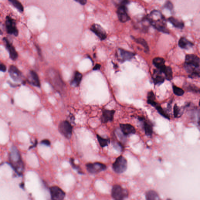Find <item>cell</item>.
I'll list each match as a JSON object with an SVG mask.
<instances>
[{"instance_id":"8992f818","label":"cell","mask_w":200,"mask_h":200,"mask_svg":"<svg viewBox=\"0 0 200 200\" xmlns=\"http://www.w3.org/2000/svg\"><path fill=\"white\" fill-rule=\"evenodd\" d=\"M111 196L114 200H124L128 197V191L119 185H115L112 188Z\"/></svg>"},{"instance_id":"1f68e13d","label":"cell","mask_w":200,"mask_h":200,"mask_svg":"<svg viewBox=\"0 0 200 200\" xmlns=\"http://www.w3.org/2000/svg\"><path fill=\"white\" fill-rule=\"evenodd\" d=\"M183 111L182 109L177 105L175 104L174 107V117L176 118H180L182 116Z\"/></svg>"},{"instance_id":"ffe728a7","label":"cell","mask_w":200,"mask_h":200,"mask_svg":"<svg viewBox=\"0 0 200 200\" xmlns=\"http://www.w3.org/2000/svg\"><path fill=\"white\" fill-rule=\"evenodd\" d=\"M163 73L157 69L154 70L152 79L155 85H160L164 83L165 78L162 75Z\"/></svg>"},{"instance_id":"5bb4252c","label":"cell","mask_w":200,"mask_h":200,"mask_svg":"<svg viewBox=\"0 0 200 200\" xmlns=\"http://www.w3.org/2000/svg\"><path fill=\"white\" fill-rule=\"evenodd\" d=\"M138 119L142 122L145 134L148 137H152L153 133V124L143 116H138Z\"/></svg>"},{"instance_id":"7c38bea8","label":"cell","mask_w":200,"mask_h":200,"mask_svg":"<svg viewBox=\"0 0 200 200\" xmlns=\"http://www.w3.org/2000/svg\"><path fill=\"white\" fill-rule=\"evenodd\" d=\"M51 199L52 200H63L66 196V193L57 186H53L49 188Z\"/></svg>"},{"instance_id":"44dd1931","label":"cell","mask_w":200,"mask_h":200,"mask_svg":"<svg viewBox=\"0 0 200 200\" xmlns=\"http://www.w3.org/2000/svg\"><path fill=\"white\" fill-rule=\"evenodd\" d=\"M153 63L154 65L157 68V69L161 72L162 73L167 67L165 65V60L162 57H155L153 60Z\"/></svg>"},{"instance_id":"7a4b0ae2","label":"cell","mask_w":200,"mask_h":200,"mask_svg":"<svg viewBox=\"0 0 200 200\" xmlns=\"http://www.w3.org/2000/svg\"><path fill=\"white\" fill-rule=\"evenodd\" d=\"M145 18L149 23L158 31L164 33H169L165 17L159 11H152Z\"/></svg>"},{"instance_id":"8d00e7d4","label":"cell","mask_w":200,"mask_h":200,"mask_svg":"<svg viewBox=\"0 0 200 200\" xmlns=\"http://www.w3.org/2000/svg\"><path fill=\"white\" fill-rule=\"evenodd\" d=\"M35 47H36L38 55H39V57H41V58H42V52H41V49L40 48L39 46L37 45H35Z\"/></svg>"},{"instance_id":"d4e9b609","label":"cell","mask_w":200,"mask_h":200,"mask_svg":"<svg viewBox=\"0 0 200 200\" xmlns=\"http://www.w3.org/2000/svg\"><path fill=\"white\" fill-rule=\"evenodd\" d=\"M168 21L172 24L175 28L182 29L184 27V23L178 19L173 17H170L168 19Z\"/></svg>"},{"instance_id":"277c9868","label":"cell","mask_w":200,"mask_h":200,"mask_svg":"<svg viewBox=\"0 0 200 200\" xmlns=\"http://www.w3.org/2000/svg\"><path fill=\"white\" fill-rule=\"evenodd\" d=\"M129 3L128 0H121L118 4L116 14L120 21L122 23H125L130 20L127 7Z\"/></svg>"},{"instance_id":"f35d334b","label":"cell","mask_w":200,"mask_h":200,"mask_svg":"<svg viewBox=\"0 0 200 200\" xmlns=\"http://www.w3.org/2000/svg\"><path fill=\"white\" fill-rule=\"evenodd\" d=\"M101 65L100 64H97L95 65V66L93 68V70H98L100 69L101 68Z\"/></svg>"},{"instance_id":"484cf974","label":"cell","mask_w":200,"mask_h":200,"mask_svg":"<svg viewBox=\"0 0 200 200\" xmlns=\"http://www.w3.org/2000/svg\"><path fill=\"white\" fill-rule=\"evenodd\" d=\"M183 87L189 92L196 93H199L200 92V89L199 88L194 84H190V83H185Z\"/></svg>"},{"instance_id":"3957f363","label":"cell","mask_w":200,"mask_h":200,"mask_svg":"<svg viewBox=\"0 0 200 200\" xmlns=\"http://www.w3.org/2000/svg\"><path fill=\"white\" fill-rule=\"evenodd\" d=\"M47 75L49 84L53 89L60 95H63L66 85L60 73L55 69L50 68L48 71Z\"/></svg>"},{"instance_id":"e575fe53","label":"cell","mask_w":200,"mask_h":200,"mask_svg":"<svg viewBox=\"0 0 200 200\" xmlns=\"http://www.w3.org/2000/svg\"><path fill=\"white\" fill-rule=\"evenodd\" d=\"M41 144L46 145L47 146H50L51 145V142L48 139H45L41 142Z\"/></svg>"},{"instance_id":"836d02e7","label":"cell","mask_w":200,"mask_h":200,"mask_svg":"<svg viewBox=\"0 0 200 200\" xmlns=\"http://www.w3.org/2000/svg\"><path fill=\"white\" fill-rule=\"evenodd\" d=\"M164 7L165 8H167L170 10H172L173 8V6L172 3L170 1H168L166 3Z\"/></svg>"},{"instance_id":"4316f807","label":"cell","mask_w":200,"mask_h":200,"mask_svg":"<svg viewBox=\"0 0 200 200\" xmlns=\"http://www.w3.org/2000/svg\"><path fill=\"white\" fill-rule=\"evenodd\" d=\"M97 138L101 148H103L108 146L110 143V138H105L101 137L98 134H97Z\"/></svg>"},{"instance_id":"5b68a950","label":"cell","mask_w":200,"mask_h":200,"mask_svg":"<svg viewBox=\"0 0 200 200\" xmlns=\"http://www.w3.org/2000/svg\"><path fill=\"white\" fill-rule=\"evenodd\" d=\"M147 98H148L147 102H148V104L154 107L157 111L161 116L168 120H170V117L169 115L168 114L167 111L164 110L161 107L160 105L155 101L156 97H155L153 91H150L148 93Z\"/></svg>"},{"instance_id":"f1b7e54d","label":"cell","mask_w":200,"mask_h":200,"mask_svg":"<svg viewBox=\"0 0 200 200\" xmlns=\"http://www.w3.org/2000/svg\"><path fill=\"white\" fill-rule=\"evenodd\" d=\"M8 1L19 12L22 13L24 12L23 6L18 0H8Z\"/></svg>"},{"instance_id":"d590c367","label":"cell","mask_w":200,"mask_h":200,"mask_svg":"<svg viewBox=\"0 0 200 200\" xmlns=\"http://www.w3.org/2000/svg\"><path fill=\"white\" fill-rule=\"evenodd\" d=\"M7 70V67L3 63H0V71L5 72Z\"/></svg>"},{"instance_id":"cb8c5ba5","label":"cell","mask_w":200,"mask_h":200,"mask_svg":"<svg viewBox=\"0 0 200 200\" xmlns=\"http://www.w3.org/2000/svg\"><path fill=\"white\" fill-rule=\"evenodd\" d=\"M145 198L148 200H159V194L156 191L154 190H149L145 193Z\"/></svg>"},{"instance_id":"f546056e","label":"cell","mask_w":200,"mask_h":200,"mask_svg":"<svg viewBox=\"0 0 200 200\" xmlns=\"http://www.w3.org/2000/svg\"><path fill=\"white\" fill-rule=\"evenodd\" d=\"M163 73L164 74L165 78L167 80L171 81L172 79L173 72L172 69L170 67L167 66Z\"/></svg>"},{"instance_id":"d6986e66","label":"cell","mask_w":200,"mask_h":200,"mask_svg":"<svg viewBox=\"0 0 200 200\" xmlns=\"http://www.w3.org/2000/svg\"><path fill=\"white\" fill-rule=\"evenodd\" d=\"M28 81L30 84L35 87H41V83L39 76L34 70H30L28 77Z\"/></svg>"},{"instance_id":"83f0119b","label":"cell","mask_w":200,"mask_h":200,"mask_svg":"<svg viewBox=\"0 0 200 200\" xmlns=\"http://www.w3.org/2000/svg\"><path fill=\"white\" fill-rule=\"evenodd\" d=\"M135 41L136 43L138 44L141 45L144 48L145 51L146 52H149V47L148 43L146 42V41L143 38H136L134 37L132 38Z\"/></svg>"},{"instance_id":"ab89813d","label":"cell","mask_w":200,"mask_h":200,"mask_svg":"<svg viewBox=\"0 0 200 200\" xmlns=\"http://www.w3.org/2000/svg\"><path fill=\"white\" fill-rule=\"evenodd\" d=\"M3 34V32L1 31V30L0 29V35H2Z\"/></svg>"},{"instance_id":"52a82bcc","label":"cell","mask_w":200,"mask_h":200,"mask_svg":"<svg viewBox=\"0 0 200 200\" xmlns=\"http://www.w3.org/2000/svg\"><path fill=\"white\" fill-rule=\"evenodd\" d=\"M113 171L116 174H121L126 172L127 169V161L124 157H118L112 164Z\"/></svg>"},{"instance_id":"6da1fadb","label":"cell","mask_w":200,"mask_h":200,"mask_svg":"<svg viewBox=\"0 0 200 200\" xmlns=\"http://www.w3.org/2000/svg\"><path fill=\"white\" fill-rule=\"evenodd\" d=\"M184 67L191 78H199L200 77V60L195 54H187L186 56Z\"/></svg>"},{"instance_id":"e0dca14e","label":"cell","mask_w":200,"mask_h":200,"mask_svg":"<svg viewBox=\"0 0 200 200\" xmlns=\"http://www.w3.org/2000/svg\"><path fill=\"white\" fill-rule=\"evenodd\" d=\"M102 112L100 120L102 123L106 124L109 122L113 121L115 113H116L115 110L104 109L102 110Z\"/></svg>"},{"instance_id":"4fadbf2b","label":"cell","mask_w":200,"mask_h":200,"mask_svg":"<svg viewBox=\"0 0 200 200\" xmlns=\"http://www.w3.org/2000/svg\"><path fill=\"white\" fill-rule=\"evenodd\" d=\"M89 30L96 36L100 38L101 41L105 40L107 37V34L105 30L100 24H94L91 25Z\"/></svg>"},{"instance_id":"9c48e42d","label":"cell","mask_w":200,"mask_h":200,"mask_svg":"<svg viewBox=\"0 0 200 200\" xmlns=\"http://www.w3.org/2000/svg\"><path fill=\"white\" fill-rule=\"evenodd\" d=\"M88 172L91 174H96L107 169L105 165L100 162L89 163L86 165Z\"/></svg>"},{"instance_id":"ba28073f","label":"cell","mask_w":200,"mask_h":200,"mask_svg":"<svg viewBox=\"0 0 200 200\" xmlns=\"http://www.w3.org/2000/svg\"><path fill=\"white\" fill-rule=\"evenodd\" d=\"M59 132L67 139L71 138L73 135V127L71 123L67 120L62 121L59 124Z\"/></svg>"},{"instance_id":"30bf717a","label":"cell","mask_w":200,"mask_h":200,"mask_svg":"<svg viewBox=\"0 0 200 200\" xmlns=\"http://www.w3.org/2000/svg\"><path fill=\"white\" fill-rule=\"evenodd\" d=\"M135 53L118 48L116 51V56L118 62L121 63H124L127 61H129L133 58L135 56Z\"/></svg>"},{"instance_id":"4dcf8cb0","label":"cell","mask_w":200,"mask_h":200,"mask_svg":"<svg viewBox=\"0 0 200 200\" xmlns=\"http://www.w3.org/2000/svg\"><path fill=\"white\" fill-rule=\"evenodd\" d=\"M70 165L73 169L77 171L78 173L81 175L84 174V172L81 169V168L79 165H78L75 164L74 159L73 158H70Z\"/></svg>"},{"instance_id":"7402d4cb","label":"cell","mask_w":200,"mask_h":200,"mask_svg":"<svg viewBox=\"0 0 200 200\" xmlns=\"http://www.w3.org/2000/svg\"><path fill=\"white\" fill-rule=\"evenodd\" d=\"M83 75L79 72H75L73 78L70 81V84L74 87H78L80 86L83 79Z\"/></svg>"},{"instance_id":"603a6c76","label":"cell","mask_w":200,"mask_h":200,"mask_svg":"<svg viewBox=\"0 0 200 200\" xmlns=\"http://www.w3.org/2000/svg\"><path fill=\"white\" fill-rule=\"evenodd\" d=\"M178 46L182 49H188L193 47L194 44L187 38L182 37L179 40Z\"/></svg>"},{"instance_id":"74e56055","label":"cell","mask_w":200,"mask_h":200,"mask_svg":"<svg viewBox=\"0 0 200 200\" xmlns=\"http://www.w3.org/2000/svg\"><path fill=\"white\" fill-rule=\"evenodd\" d=\"M74 1L83 6L85 5L87 2V0H74Z\"/></svg>"},{"instance_id":"ac0fdd59","label":"cell","mask_w":200,"mask_h":200,"mask_svg":"<svg viewBox=\"0 0 200 200\" xmlns=\"http://www.w3.org/2000/svg\"><path fill=\"white\" fill-rule=\"evenodd\" d=\"M120 127L122 132L126 137L136 133L135 128L130 124H120Z\"/></svg>"},{"instance_id":"8fae6325","label":"cell","mask_w":200,"mask_h":200,"mask_svg":"<svg viewBox=\"0 0 200 200\" xmlns=\"http://www.w3.org/2000/svg\"><path fill=\"white\" fill-rule=\"evenodd\" d=\"M5 25L6 31L10 35L17 36L19 35V31L15 20L10 16L6 17Z\"/></svg>"},{"instance_id":"d6a6232c","label":"cell","mask_w":200,"mask_h":200,"mask_svg":"<svg viewBox=\"0 0 200 200\" xmlns=\"http://www.w3.org/2000/svg\"><path fill=\"white\" fill-rule=\"evenodd\" d=\"M172 89L174 94L178 96H181L185 93L183 89L174 85L172 86Z\"/></svg>"},{"instance_id":"9a60e30c","label":"cell","mask_w":200,"mask_h":200,"mask_svg":"<svg viewBox=\"0 0 200 200\" xmlns=\"http://www.w3.org/2000/svg\"><path fill=\"white\" fill-rule=\"evenodd\" d=\"M3 41H4L6 49L9 52L10 58L13 61L16 60L18 57V54L15 48L7 38H3Z\"/></svg>"},{"instance_id":"2e32d148","label":"cell","mask_w":200,"mask_h":200,"mask_svg":"<svg viewBox=\"0 0 200 200\" xmlns=\"http://www.w3.org/2000/svg\"><path fill=\"white\" fill-rule=\"evenodd\" d=\"M8 72L9 76L15 82L22 81V74L21 72L15 65H11L9 67Z\"/></svg>"}]
</instances>
